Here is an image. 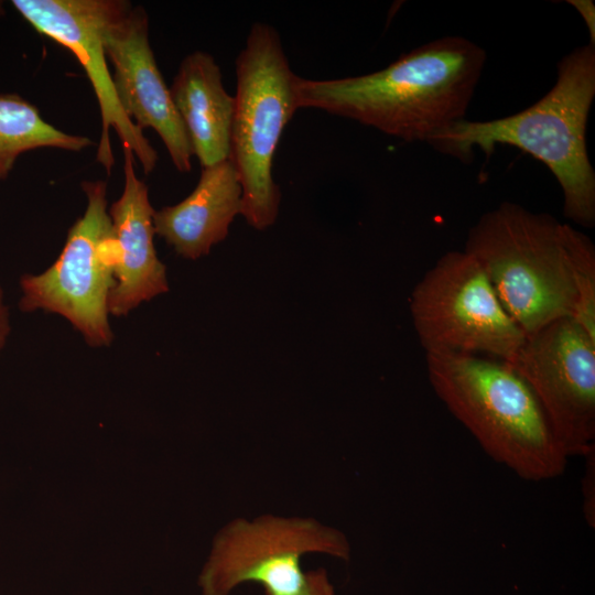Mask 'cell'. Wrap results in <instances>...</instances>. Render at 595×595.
<instances>
[{"label": "cell", "instance_id": "cell-1", "mask_svg": "<svg viewBox=\"0 0 595 595\" xmlns=\"http://www.w3.org/2000/svg\"><path fill=\"white\" fill-rule=\"evenodd\" d=\"M486 62L459 36L431 41L387 67L335 79L299 77L298 102L355 120L405 141L429 144L465 113Z\"/></svg>", "mask_w": 595, "mask_h": 595}, {"label": "cell", "instance_id": "cell-2", "mask_svg": "<svg viewBox=\"0 0 595 595\" xmlns=\"http://www.w3.org/2000/svg\"><path fill=\"white\" fill-rule=\"evenodd\" d=\"M594 97L595 45L588 43L561 58L555 84L529 108L493 120L462 119L430 145L464 161L474 148L489 156L500 144L531 154L559 182L565 217L591 228L595 225V172L586 149V125Z\"/></svg>", "mask_w": 595, "mask_h": 595}, {"label": "cell", "instance_id": "cell-3", "mask_svg": "<svg viewBox=\"0 0 595 595\" xmlns=\"http://www.w3.org/2000/svg\"><path fill=\"white\" fill-rule=\"evenodd\" d=\"M435 394L495 462L529 482L561 476L567 457L536 396L506 361L426 354Z\"/></svg>", "mask_w": 595, "mask_h": 595}, {"label": "cell", "instance_id": "cell-4", "mask_svg": "<svg viewBox=\"0 0 595 595\" xmlns=\"http://www.w3.org/2000/svg\"><path fill=\"white\" fill-rule=\"evenodd\" d=\"M570 228L549 214L504 202L479 217L467 234L464 251L483 268L526 335L573 317Z\"/></svg>", "mask_w": 595, "mask_h": 595}, {"label": "cell", "instance_id": "cell-5", "mask_svg": "<svg viewBox=\"0 0 595 595\" xmlns=\"http://www.w3.org/2000/svg\"><path fill=\"white\" fill-rule=\"evenodd\" d=\"M231 160L242 190L241 214L264 230L278 218L281 191L272 174L273 158L286 125L300 109L299 77L291 68L278 31L252 23L236 62Z\"/></svg>", "mask_w": 595, "mask_h": 595}, {"label": "cell", "instance_id": "cell-6", "mask_svg": "<svg viewBox=\"0 0 595 595\" xmlns=\"http://www.w3.org/2000/svg\"><path fill=\"white\" fill-rule=\"evenodd\" d=\"M413 325L426 354H462L511 363L526 334L502 306L479 263L448 251L413 289Z\"/></svg>", "mask_w": 595, "mask_h": 595}, {"label": "cell", "instance_id": "cell-7", "mask_svg": "<svg viewBox=\"0 0 595 595\" xmlns=\"http://www.w3.org/2000/svg\"><path fill=\"white\" fill-rule=\"evenodd\" d=\"M87 207L67 232L56 261L44 272L20 279L19 307L43 310L67 318L95 347L109 346L108 299L116 285L111 219L105 181H85Z\"/></svg>", "mask_w": 595, "mask_h": 595}, {"label": "cell", "instance_id": "cell-8", "mask_svg": "<svg viewBox=\"0 0 595 595\" xmlns=\"http://www.w3.org/2000/svg\"><path fill=\"white\" fill-rule=\"evenodd\" d=\"M307 553L348 560L350 547L340 531L314 519H236L215 538L198 578L202 595H230L245 583L261 585L266 595H298L306 578L301 559Z\"/></svg>", "mask_w": 595, "mask_h": 595}, {"label": "cell", "instance_id": "cell-9", "mask_svg": "<svg viewBox=\"0 0 595 595\" xmlns=\"http://www.w3.org/2000/svg\"><path fill=\"white\" fill-rule=\"evenodd\" d=\"M508 364L532 390L566 457L595 451V339L562 317L527 335Z\"/></svg>", "mask_w": 595, "mask_h": 595}, {"label": "cell", "instance_id": "cell-10", "mask_svg": "<svg viewBox=\"0 0 595 595\" xmlns=\"http://www.w3.org/2000/svg\"><path fill=\"white\" fill-rule=\"evenodd\" d=\"M122 0H12L15 10L42 35L68 48L79 61L94 88L101 116L97 161L108 174L115 164L112 128L137 156L145 174L158 153L143 131L125 113L117 98L104 47V30Z\"/></svg>", "mask_w": 595, "mask_h": 595}, {"label": "cell", "instance_id": "cell-11", "mask_svg": "<svg viewBox=\"0 0 595 595\" xmlns=\"http://www.w3.org/2000/svg\"><path fill=\"white\" fill-rule=\"evenodd\" d=\"M104 47L113 67L112 83L125 113L142 131L153 129L176 170L188 173L193 148L150 46L144 9L122 1L104 30Z\"/></svg>", "mask_w": 595, "mask_h": 595}, {"label": "cell", "instance_id": "cell-12", "mask_svg": "<svg viewBox=\"0 0 595 595\" xmlns=\"http://www.w3.org/2000/svg\"><path fill=\"white\" fill-rule=\"evenodd\" d=\"M125 187L108 209L112 226L116 285L108 313L127 315L141 302L169 290L165 266L154 248V209L148 186L134 172L133 153L123 147Z\"/></svg>", "mask_w": 595, "mask_h": 595}, {"label": "cell", "instance_id": "cell-13", "mask_svg": "<svg viewBox=\"0 0 595 595\" xmlns=\"http://www.w3.org/2000/svg\"><path fill=\"white\" fill-rule=\"evenodd\" d=\"M242 190L230 159L202 167L197 185L182 202L154 212L155 234L180 256L195 260L223 241L241 214Z\"/></svg>", "mask_w": 595, "mask_h": 595}, {"label": "cell", "instance_id": "cell-14", "mask_svg": "<svg viewBox=\"0 0 595 595\" xmlns=\"http://www.w3.org/2000/svg\"><path fill=\"white\" fill-rule=\"evenodd\" d=\"M170 93L202 167L229 159L235 99L214 57L203 51L185 56Z\"/></svg>", "mask_w": 595, "mask_h": 595}, {"label": "cell", "instance_id": "cell-15", "mask_svg": "<svg viewBox=\"0 0 595 595\" xmlns=\"http://www.w3.org/2000/svg\"><path fill=\"white\" fill-rule=\"evenodd\" d=\"M94 144L88 137L65 133L43 119L39 109L18 94L0 93V181L17 159L39 148L80 151Z\"/></svg>", "mask_w": 595, "mask_h": 595}, {"label": "cell", "instance_id": "cell-16", "mask_svg": "<svg viewBox=\"0 0 595 595\" xmlns=\"http://www.w3.org/2000/svg\"><path fill=\"white\" fill-rule=\"evenodd\" d=\"M569 253L576 290L572 318L595 339V246L573 226L569 231Z\"/></svg>", "mask_w": 595, "mask_h": 595}, {"label": "cell", "instance_id": "cell-17", "mask_svg": "<svg viewBox=\"0 0 595 595\" xmlns=\"http://www.w3.org/2000/svg\"><path fill=\"white\" fill-rule=\"evenodd\" d=\"M586 469L582 480L583 512L588 524L595 527V451L586 456Z\"/></svg>", "mask_w": 595, "mask_h": 595}, {"label": "cell", "instance_id": "cell-18", "mask_svg": "<svg viewBox=\"0 0 595 595\" xmlns=\"http://www.w3.org/2000/svg\"><path fill=\"white\" fill-rule=\"evenodd\" d=\"M298 595H336L327 572L317 569L306 572L305 584Z\"/></svg>", "mask_w": 595, "mask_h": 595}, {"label": "cell", "instance_id": "cell-19", "mask_svg": "<svg viewBox=\"0 0 595 595\" xmlns=\"http://www.w3.org/2000/svg\"><path fill=\"white\" fill-rule=\"evenodd\" d=\"M573 6L584 20L589 33L591 42L594 45L595 42V6L591 0H570L567 1Z\"/></svg>", "mask_w": 595, "mask_h": 595}, {"label": "cell", "instance_id": "cell-20", "mask_svg": "<svg viewBox=\"0 0 595 595\" xmlns=\"http://www.w3.org/2000/svg\"><path fill=\"white\" fill-rule=\"evenodd\" d=\"M10 331H11V326H10L9 307L4 301L3 289L0 285V353L6 346Z\"/></svg>", "mask_w": 595, "mask_h": 595}, {"label": "cell", "instance_id": "cell-21", "mask_svg": "<svg viewBox=\"0 0 595 595\" xmlns=\"http://www.w3.org/2000/svg\"><path fill=\"white\" fill-rule=\"evenodd\" d=\"M6 13L3 2L0 1V17H2Z\"/></svg>", "mask_w": 595, "mask_h": 595}]
</instances>
